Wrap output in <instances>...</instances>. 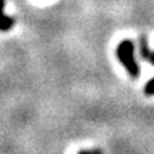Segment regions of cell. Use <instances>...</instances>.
<instances>
[{"label":"cell","mask_w":154,"mask_h":154,"mask_svg":"<svg viewBox=\"0 0 154 154\" xmlns=\"http://www.w3.org/2000/svg\"><path fill=\"white\" fill-rule=\"evenodd\" d=\"M117 57L130 76L134 79L140 76V66L134 57V43L131 40H123L117 46Z\"/></svg>","instance_id":"cell-1"},{"label":"cell","mask_w":154,"mask_h":154,"mask_svg":"<svg viewBox=\"0 0 154 154\" xmlns=\"http://www.w3.org/2000/svg\"><path fill=\"white\" fill-rule=\"evenodd\" d=\"M5 0H0V30L7 32L14 26V19L5 14Z\"/></svg>","instance_id":"cell-2"},{"label":"cell","mask_w":154,"mask_h":154,"mask_svg":"<svg viewBox=\"0 0 154 154\" xmlns=\"http://www.w3.org/2000/svg\"><path fill=\"white\" fill-rule=\"evenodd\" d=\"M138 49H140V54L144 60H150L151 57V50L149 47V42H147V37L146 36H141L140 40H138Z\"/></svg>","instance_id":"cell-3"},{"label":"cell","mask_w":154,"mask_h":154,"mask_svg":"<svg viewBox=\"0 0 154 154\" xmlns=\"http://www.w3.org/2000/svg\"><path fill=\"white\" fill-rule=\"evenodd\" d=\"M144 93L147 96H154V77L144 86Z\"/></svg>","instance_id":"cell-4"},{"label":"cell","mask_w":154,"mask_h":154,"mask_svg":"<svg viewBox=\"0 0 154 154\" xmlns=\"http://www.w3.org/2000/svg\"><path fill=\"white\" fill-rule=\"evenodd\" d=\"M90 154H103V153H101L99 149H94V150H91V151H90Z\"/></svg>","instance_id":"cell-5"},{"label":"cell","mask_w":154,"mask_h":154,"mask_svg":"<svg viewBox=\"0 0 154 154\" xmlns=\"http://www.w3.org/2000/svg\"><path fill=\"white\" fill-rule=\"evenodd\" d=\"M150 63H151V64H154V51H151V57H150Z\"/></svg>","instance_id":"cell-6"},{"label":"cell","mask_w":154,"mask_h":154,"mask_svg":"<svg viewBox=\"0 0 154 154\" xmlns=\"http://www.w3.org/2000/svg\"><path fill=\"white\" fill-rule=\"evenodd\" d=\"M77 154H90V151H86V150H83V151H80V153H77Z\"/></svg>","instance_id":"cell-7"}]
</instances>
